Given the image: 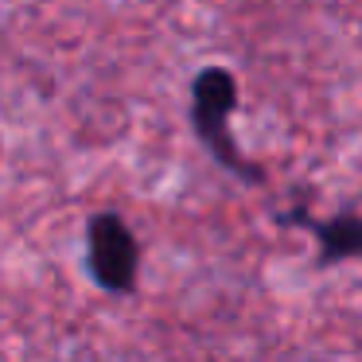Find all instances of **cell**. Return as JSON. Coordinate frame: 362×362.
<instances>
[{
    "mask_svg": "<svg viewBox=\"0 0 362 362\" xmlns=\"http://www.w3.org/2000/svg\"><path fill=\"white\" fill-rule=\"evenodd\" d=\"M234 110H238V78L230 66L211 63L203 71H195L191 78V129H195L199 144L206 148V156L230 172L234 180L250 183V187H261L269 180L265 168L253 164L250 156L242 152L234 136Z\"/></svg>",
    "mask_w": 362,
    "mask_h": 362,
    "instance_id": "obj_1",
    "label": "cell"
},
{
    "mask_svg": "<svg viewBox=\"0 0 362 362\" xmlns=\"http://www.w3.org/2000/svg\"><path fill=\"white\" fill-rule=\"evenodd\" d=\"M86 273L110 296H133L141 284V242L117 211L86 218Z\"/></svg>",
    "mask_w": 362,
    "mask_h": 362,
    "instance_id": "obj_2",
    "label": "cell"
},
{
    "mask_svg": "<svg viewBox=\"0 0 362 362\" xmlns=\"http://www.w3.org/2000/svg\"><path fill=\"white\" fill-rule=\"evenodd\" d=\"M276 226L308 230L315 238V269H335L343 261H362V214L339 211L331 218H315L304 203L276 211Z\"/></svg>",
    "mask_w": 362,
    "mask_h": 362,
    "instance_id": "obj_3",
    "label": "cell"
}]
</instances>
